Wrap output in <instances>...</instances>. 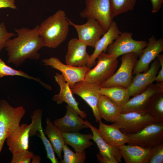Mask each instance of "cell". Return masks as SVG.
<instances>
[{
  "label": "cell",
  "instance_id": "6da1fadb",
  "mask_svg": "<svg viewBox=\"0 0 163 163\" xmlns=\"http://www.w3.org/2000/svg\"><path fill=\"white\" fill-rule=\"evenodd\" d=\"M39 25L33 28L22 27L15 29L17 37L9 40L5 46L7 62L19 67L28 59L38 60L40 57L38 51L45 46L43 38L39 33Z\"/></svg>",
  "mask_w": 163,
  "mask_h": 163
},
{
  "label": "cell",
  "instance_id": "7a4b0ae2",
  "mask_svg": "<svg viewBox=\"0 0 163 163\" xmlns=\"http://www.w3.org/2000/svg\"><path fill=\"white\" fill-rule=\"evenodd\" d=\"M65 11L59 10L45 19L39 25V33L45 46L55 49L66 39L70 24Z\"/></svg>",
  "mask_w": 163,
  "mask_h": 163
},
{
  "label": "cell",
  "instance_id": "3957f363",
  "mask_svg": "<svg viewBox=\"0 0 163 163\" xmlns=\"http://www.w3.org/2000/svg\"><path fill=\"white\" fill-rule=\"evenodd\" d=\"M25 113L22 106L14 107L5 99L0 101V155L6 139L20 126Z\"/></svg>",
  "mask_w": 163,
  "mask_h": 163
},
{
  "label": "cell",
  "instance_id": "277c9868",
  "mask_svg": "<svg viewBox=\"0 0 163 163\" xmlns=\"http://www.w3.org/2000/svg\"><path fill=\"white\" fill-rule=\"evenodd\" d=\"M97 59L96 65L88 71L84 80L99 86L113 74L118 60L114 56L104 52L100 53Z\"/></svg>",
  "mask_w": 163,
  "mask_h": 163
},
{
  "label": "cell",
  "instance_id": "5b68a950",
  "mask_svg": "<svg viewBox=\"0 0 163 163\" xmlns=\"http://www.w3.org/2000/svg\"><path fill=\"white\" fill-rule=\"evenodd\" d=\"M126 135L128 144L152 149L163 142V122H153L136 133Z\"/></svg>",
  "mask_w": 163,
  "mask_h": 163
},
{
  "label": "cell",
  "instance_id": "8992f818",
  "mask_svg": "<svg viewBox=\"0 0 163 163\" xmlns=\"http://www.w3.org/2000/svg\"><path fill=\"white\" fill-rule=\"evenodd\" d=\"M86 6L80 13L82 18L95 19L107 31L114 18L109 0H85Z\"/></svg>",
  "mask_w": 163,
  "mask_h": 163
},
{
  "label": "cell",
  "instance_id": "52a82bcc",
  "mask_svg": "<svg viewBox=\"0 0 163 163\" xmlns=\"http://www.w3.org/2000/svg\"><path fill=\"white\" fill-rule=\"evenodd\" d=\"M138 56L133 53L122 55L121 59V63L119 69L109 79L99 86L107 87L118 86L127 88L132 82L133 72Z\"/></svg>",
  "mask_w": 163,
  "mask_h": 163
},
{
  "label": "cell",
  "instance_id": "ba28073f",
  "mask_svg": "<svg viewBox=\"0 0 163 163\" xmlns=\"http://www.w3.org/2000/svg\"><path fill=\"white\" fill-rule=\"evenodd\" d=\"M154 122L147 112L133 111L121 113L113 124L127 135L136 133Z\"/></svg>",
  "mask_w": 163,
  "mask_h": 163
},
{
  "label": "cell",
  "instance_id": "9c48e42d",
  "mask_svg": "<svg viewBox=\"0 0 163 163\" xmlns=\"http://www.w3.org/2000/svg\"><path fill=\"white\" fill-rule=\"evenodd\" d=\"M131 32H122L120 36L108 47L107 53L118 58L123 54L133 53L138 56L146 46L147 42L145 40H136L132 38Z\"/></svg>",
  "mask_w": 163,
  "mask_h": 163
},
{
  "label": "cell",
  "instance_id": "30bf717a",
  "mask_svg": "<svg viewBox=\"0 0 163 163\" xmlns=\"http://www.w3.org/2000/svg\"><path fill=\"white\" fill-rule=\"evenodd\" d=\"M70 25L76 29L79 40L87 46L94 48L101 37L106 31L94 19L88 18L85 24L78 25L74 24L68 18Z\"/></svg>",
  "mask_w": 163,
  "mask_h": 163
},
{
  "label": "cell",
  "instance_id": "8fae6325",
  "mask_svg": "<svg viewBox=\"0 0 163 163\" xmlns=\"http://www.w3.org/2000/svg\"><path fill=\"white\" fill-rule=\"evenodd\" d=\"M73 94L81 97L91 108L96 121H101L97 110V104L101 95L99 92L100 87L84 80L77 82L70 87Z\"/></svg>",
  "mask_w": 163,
  "mask_h": 163
},
{
  "label": "cell",
  "instance_id": "7c38bea8",
  "mask_svg": "<svg viewBox=\"0 0 163 163\" xmlns=\"http://www.w3.org/2000/svg\"><path fill=\"white\" fill-rule=\"evenodd\" d=\"M163 82L153 83L144 91L129 99L121 107V113L129 112H147L149 102L155 94L163 92Z\"/></svg>",
  "mask_w": 163,
  "mask_h": 163
},
{
  "label": "cell",
  "instance_id": "4fadbf2b",
  "mask_svg": "<svg viewBox=\"0 0 163 163\" xmlns=\"http://www.w3.org/2000/svg\"><path fill=\"white\" fill-rule=\"evenodd\" d=\"M42 62L44 65L60 71L70 87L77 82L84 80L87 72L90 69L87 66L76 67L65 64L58 58L54 57L44 59Z\"/></svg>",
  "mask_w": 163,
  "mask_h": 163
},
{
  "label": "cell",
  "instance_id": "5bb4252c",
  "mask_svg": "<svg viewBox=\"0 0 163 163\" xmlns=\"http://www.w3.org/2000/svg\"><path fill=\"white\" fill-rule=\"evenodd\" d=\"M163 50V39L156 40L154 36L149 39L146 46L143 49L134 68L133 74L148 70L150 62Z\"/></svg>",
  "mask_w": 163,
  "mask_h": 163
},
{
  "label": "cell",
  "instance_id": "9a60e30c",
  "mask_svg": "<svg viewBox=\"0 0 163 163\" xmlns=\"http://www.w3.org/2000/svg\"><path fill=\"white\" fill-rule=\"evenodd\" d=\"M160 66L158 60L155 59L149 69L143 73H140L136 74L131 84L127 88L130 97L141 93L155 81Z\"/></svg>",
  "mask_w": 163,
  "mask_h": 163
},
{
  "label": "cell",
  "instance_id": "2e32d148",
  "mask_svg": "<svg viewBox=\"0 0 163 163\" xmlns=\"http://www.w3.org/2000/svg\"><path fill=\"white\" fill-rule=\"evenodd\" d=\"M87 46L76 38L70 40L65 56L66 64L76 67L87 66L90 58Z\"/></svg>",
  "mask_w": 163,
  "mask_h": 163
},
{
  "label": "cell",
  "instance_id": "e0dca14e",
  "mask_svg": "<svg viewBox=\"0 0 163 163\" xmlns=\"http://www.w3.org/2000/svg\"><path fill=\"white\" fill-rule=\"evenodd\" d=\"M66 112L62 118H57L54 122V125L62 133L79 132L88 128L78 113L73 107L66 105Z\"/></svg>",
  "mask_w": 163,
  "mask_h": 163
},
{
  "label": "cell",
  "instance_id": "ac0fdd59",
  "mask_svg": "<svg viewBox=\"0 0 163 163\" xmlns=\"http://www.w3.org/2000/svg\"><path fill=\"white\" fill-rule=\"evenodd\" d=\"M85 123L92 131V139L99 150V153L107 160L109 163L121 162L122 157L118 147L108 144L101 136L98 129L88 120L85 121Z\"/></svg>",
  "mask_w": 163,
  "mask_h": 163
},
{
  "label": "cell",
  "instance_id": "d6986e66",
  "mask_svg": "<svg viewBox=\"0 0 163 163\" xmlns=\"http://www.w3.org/2000/svg\"><path fill=\"white\" fill-rule=\"evenodd\" d=\"M54 78L60 88L59 92L55 95L52 100L57 104H61L63 102L75 109L80 116L85 118L87 114L85 111L81 110L78 107V104L73 97V93L69 84L66 82L62 75L56 73Z\"/></svg>",
  "mask_w": 163,
  "mask_h": 163
},
{
  "label": "cell",
  "instance_id": "ffe728a7",
  "mask_svg": "<svg viewBox=\"0 0 163 163\" xmlns=\"http://www.w3.org/2000/svg\"><path fill=\"white\" fill-rule=\"evenodd\" d=\"M31 124H22L6 139L9 150L12 154L28 150Z\"/></svg>",
  "mask_w": 163,
  "mask_h": 163
},
{
  "label": "cell",
  "instance_id": "44dd1931",
  "mask_svg": "<svg viewBox=\"0 0 163 163\" xmlns=\"http://www.w3.org/2000/svg\"><path fill=\"white\" fill-rule=\"evenodd\" d=\"M121 33L117 23L113 21L109 29L97 42L93 53L90 55L87 67L90 68L94 66L96 64V60L98 55L102 52H106L109 46L118 37Z\"/></svg>",
  "mask_w": 163,
  "mask_h": 163
},
{
  "label": "cell",
  "instance_id": "7402d4cb",
  "mask_svg": "<svg viewBox=\"0 0 163 163\" xmlns=\"http://www.w3.org/2000/svg\"><path fill=\"white\" fill-rule=\"evenodd\" d=\"M43 111L41 109L35 110L31 115L32 122L30 132V136H33L39 133L38 136L41 139L45 147L47 158L52 163H58V159L56 158L55 152L49 140L46 137L42 126V117Z\"/></svg>",
  "mask_w": 163,
  "mask_h": 163
},
{
  "label": "cell",
  "instance_id": "603a6c76",
  "mask_svg": "<svg viewBox=\"0 0 163 163\" xmlns=\"http://www.w3.org/2000/svg\"><path fill=\"white\" fill-rule=\"evenodd\" d=\"M126 163H149L151 149L125 144L118 147Z\"/></svg>",
  "mask_w": 163,
  "mask_h": 163
},
{
  "label": "cell",
  "instance_id": "cb8c5ba5",
  "mask_svg": "<svg viewBox=\"0 0 163 163\" xmlns=\"http://www.w3.org/2000/svg\"><path fill=\"white\" fill-rule=\"evenodd\" d=\"M98 129L103 139L109 145L119 147L127 143V136L121 132L116 126L112 124L108 125L101 121L99 122Z\"/></svg>",
  "mask_w": 163,
  "mask_h": 163
},
{
  "label": "cell",
  "instance_id": "d4e9b609",
  "mask_svg": "<svg viewBox=\"0 0 163 163\" xmlns=\"http://www.w3.org/2000/svg\"><path fill=\"white\" fill-rule=\"evenodd\" d=\"M97 110L101 119L113 123L121 113V107L106 96L101 95L98 101Z\"/></svg>",
  "mask_w": 163,
  "mask_h": 163
},
{
  "label": "cell",
  "instance_id": "484cf974",
  "mask_svg": "<svg viewBox=\"0 0 163 163\" xmlns=\"http://www.w3.org/2000/svg\"><path fill=\"white\" fill-rule=\"evenodd\" d=\"M65 144L72 146L75 152H82L93 145L92 133L83 134L79 132L62 133Z\"/></svg>",
  "mask_w": 163,
  "mask_h": 163
},
{
  "label": "cell",
  "instance_id": "4316f807",
  "mask_svg": "<svg viewBox=\"0 0 163 163\" xmlns=\"http://www.w3.org/2000/svg\"><path fill=\"white\" fill-rule=\"evenodd\" d=\"M46 121V125L43 130L44 133L49 138L54 152L61 160L62 149L65 144L62 132L52 123L49 118H47Z\"/></svg>",
  "mask_w": 163,
  "mask_h": 163
},
{
  "label": "cell",
  "instance_id": "83f0119b",
  "mask_svg": "<svg viewBox=\"0 0 163 163\" xmlns=\"http://www.w3.org/2000/svg\"><path fill=\"white\" fill-rule=\"evenodd\" d=\"M99 92L101 95L106 96L121 107L126 103L130 97L127 88L120 86L100 87Z\"/></svg>",
  "mask_w": 163,
  "mask_h": 163
},
{
  "label": "cell",
  "instance_id": "f1b7e54d",
  "mask_svg": "<svg viewBox=\"0 0 163 163\" xmlns=\"http://www.w3.org/2000/svg\"><path fill=\"white\" fill-rule=\"evenodd\" d=\"M147 112L155 122H163V92L157 93L152 97Z\"/></svg>",
  "mask_w": 163,
  "mask_h": 163
},
{
  "label": "cell",
  "instance_id": "f546056e",
  "mask_svg": "<svg viewBox=\"0 0 163 163\" xmlns=\"http://www.w3.org/2000/svg\"><path fill=\"white\" fill-rule=\"evenodd\" d=\"M18 76L24 77L39 82L46 89L51 90V86L41 81L39 78L30 76L24 71L17 70L8 66L2 59H0V78L5 76Z\"/></svg>",
  "mask_w": 163,
  "mask_h": 163
},
{
  "label": "cell",
  "instance_id": "4dcf8cb0",
  "mask_svg": "<svg viewBox=\"0 0 163 163\" xmlns=\"http://www.w3.org/2000/svg\"><path fill=\"white\" fill-rule=\"evenodd\" d=\"M113 18L133 10L136 0H109Z\"/></svg>",
  "mask_w": 163,
  "mask_h": 163
},
{
  "label": "cell",
  "instance_id": "1f68e13d",
  "mask_svg": "<svg viewBox=\"0 0 163 163\" xmlns=\"http://www.w3.org/2000/svg\"><path fill=\"white\" fill-rule=\"evenodd\" d=\"M62 151L63 159L61 160V163H84L86 158L85 151L82 152H74L64 144Z\"/></svg>",
  "mask_w": 163,
  "mask_h": 163
},
{
  "label": "cell",
  "instance_id": "d6a6232c",
  "mask_svg": "<svg viewBox=\"0 0 163 163\" xmlns=\"http://www.w3.org/2000/svg\"><path fill=\"white\" fill-rule=\"evenodd\" d=\"M12 155L11 163H30L34 154L27 150L15 152Z\"/></svg>",
  "mask_w": 163,
  "mask_h": 163
},
{
  "label": "cell",
  "instance_id": "836d02e7",
  "mask_svg": "<svg viewBox=\"0 0 163 163\" xmlns=\"http://www.w3.org/2000/svg\"><path fill=\"white\" fill-rule=\"evenodd\" d=\"M17 35L14 33L9 32L8 31L4 22L0 23V52L3 48L5 47L8 40L12 37Z\"/></svg>",
  "mask_w": 163,
  "mask_h": 163
},
{
  "label": "cell",
  "instance_id": "e575fe53",
  "mask_svg": "<svg viewBox=\"0 0 163 163\" xmlns=\"http://www.w3.org/2000/svg\"><path fill=\"white\" fill-rule=\"evenodd\" d=\"M152 154L149 163L163 162V143L151 149Z\"/></svg>",
  "mask_w": 163,
  "mask_h": 163
},
{
  "label": "cell",
  "instance_id": "d590c367",
  "mask_svg": "<svg viewBox=\"0 0 163 163\" xmlns=\"http://www.w3.org/2000/svg\"><path fill=\"white\" fill-rule=\"evenodd\" d=\"M157 58L160 63L161 68L155 77V81L158 82H163V55L160 53Z\"/></svg>",
  "mask_w": 163,
  "mask_h": 163
},
{
  "label": "cell",
  "instance_id": "8d00e7d4",
  "mask_svg": "<svg viewBox=\"0 0 163 163\" xmlns=\"http://www.w3.org/2000/svg\"><path fill=\"white\" fill-rule=\"evenodd\" d=\"M15 1V0H0V8H10L17 9Z\"/></svg>",
  "mask_w": 163,
  "mask_h": 163
},
{
  "label": "cell",
  "instance_id": "74e56055",
  "mask_svg": "<svg viewBox=\"0 0 163 163\" xmlns=\"http://www.w3.org/2000/svg\"><path fill=\"white\" fill-rule=\"evenodd\" d=\"M152 5V12L153 13H156L158 12L161 8L163 0H151Z\"/></svg>",
  "mask_w": 163,
  "mask_h": 163
},
{
  "label": "cell",
  "instance_id": "f35d334b",
  "mask_svg": "<svg viewBox=\"0 0 163 163\" xmlns=\"http://www.w3.org/2000/svg\"><path fill=\"white\" fill-rule=\"evenodd\" d=\"M97 160L98 162L101 163H109L107 160L99 153L96 154Z\"/></svg>",
  "mask_w": 163,
  "mask_h": 163
},
{
  "label": "cell",
  "instance_id": "ab89813d",
  "mask_svg": "<svg viewBox=\"0 0 163 163\" xmlns=\"http://www.w3.org/2000/svg\"><path fill=\"white\" fill-rule=\"evenodd\" d=\"M31 163H40V162L41 158L39 155H34L32 157Z\"/></svg>",
  "mask_w": 163,
  "mask_h": 163
}]
</instances>
